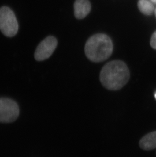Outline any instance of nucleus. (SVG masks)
<instances>
[{"instance_id":"423d86ee","label":"nucleus","mask_w":156,"mask_h":157,"mask_svg":"<svg viewBox=\"0 0 156 157\" xmlns=\"http://www.w3.org/2000/svg\"><path fill=\"white\" fill-rule=\"evenodd\" d=\"M91 10V4L88 0H76L74 4V14L78 19L85 17Z\"/></svg>"},{"instance_id":"f03ea898","label":"nucleus","mask_w":156,"mask_h":157,"mask_svg":"<svg viewBox=\"0 0 156 157\" xmlns=\"http://www.w3.org/2000/svg\"><path fill=\"white\" fill-rule=\"evenodd\" d=\"M113 50L112 40L103 34L92 36L88 40L85 47L86 56L93 62L105 61L112 55Z\"/></svg>"},{"instance_id":"9b49d317","label":"nucleus","mask_w":156,"mask_h":157,"mask_svg":"<svg viewBox=\"0 0 156 157\" xmlns=\"http://www.w3.org/2000/svg\"><path fill=\"white\" fill-rule=\"evenodd\" d=\"M155 99H156V93L155 94Z\"/></svg>"},{"instance_id":"6e6552de","label":"nucleus","mask_w":156,"mask_h":157,"mask_svg":"<svg viewBox=\"0 0 156 157\" xmlns=\"http://www.w3.org/2000/svg\"><path fill=\"white\" fill-rule=\"evenodd\" d=\"M138 7L143 13L146 15H150L153 11V5L148 0H139Z\"/></svg>"},{"instance_id":"7ed1b4c3","label":"nucleus","mask_w":156,"mask_h":157,"mask_svg":"<svg viewBox=\"0 0 156 157\" xmlns=\"http://www.w3.org/2000/svg\"><path fill=\"white\" fill-rule=\"evenodd\" d=\"M0 30L8 37H14L18 31V24L15 14L10 8H0Z\"/></svg>"},{"instance_id":"1a4fd4ad","label":"nucleus","mask_w":156,"mask_h":157,"mask_svg":"<svg viewBox=\"0 0 156 157\" xmlns=\"http://www.w3.org/2000/svg\"><path fill=\"white\" fill-rule=\"evenodd\" d=\"M150 45L154 49H156V31L153 33L150 39Z\"/></svg>"},{"instance_id":"20e7f679","label":"nucleus","mask_w":156,"mask_h":157,"mask_svg":"<svg viewBox=\"0 0 156 157\" xmlns=\"http://www.w3.org/2000/svg\"><path fill=\"white\" fill-rule=\"evenodd\" d=\"M19 114V106L15 101L9 98H0V123L14 122Z\"/></svg>"},{"instance_id":"f8f14e48","label":"nucleus","mask_w":156,"mask_h":157,"mask_svg":"<svg viewBox=\"0 0 156 157\" xmlns=\"http://www.w3.org/2000/svg\"><path fill=\"white\" fill-rule=\"evenodd\" d=\"M155 15H156V9H155Z\"/></svg>"},{"instance_id":"0eeeda50","label":"nucleus","mask_w":156,"mask_h":157,"mask_svg":"<svg viewBox=\"0 0 156 157\" xmlns=\"http://www.w3.org/2000/svg\"><path fill=\"white\" fill-rule=\"evenodd\" d=\"M140 148L150 151L156 148V131L150 132L142 137L139 142Z\"/></svg>"},{"instance_id":"9d476101","label":"nucleus","mask_w":156,"mask_h":157,"mask_svg":"<svg viewBox=\"0 0 156 157\" xmlns=\"http://www.w3.org/2000/svg\"><path fill=\"white\" fill-rule=\"evenodd\" d=\"M153 3H156V0H151Z\"/></svg>"},{"instance_id":"f257e3e1","label":"nucleus","mask_w":156,"mask_h":157,"mask_svg":"<svg viewBox=\"0 0 156 157\" xmlns=\"http://www.w3.org/2000/svg\"><path fill=\"white\" fill-rule=\"evenodd\" d=\"M130 78V71L126 64L120 60L111 61L100 71L99 79L103 86L109 90H117L126 85Z\"/></svg>"},{"instance_id":"39448f33","label":"nucleus","mask_w":156,"mask_h":157,"mask_svg":"<svg viewBox=\"0 0 156 157\" xmlns=\"http://www.w3.org/2000/svg\"><path fill=\"white\" fill-rule=\"evenodd\" d=\"M58 45V41L53 36H48L44 39L37 46L35 52V58L37 61L48 59L54 52Z\"/></svg>"}]
</instances>
